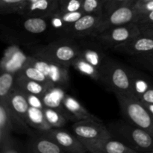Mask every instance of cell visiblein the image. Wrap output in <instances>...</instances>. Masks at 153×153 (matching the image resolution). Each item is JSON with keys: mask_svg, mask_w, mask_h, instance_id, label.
<instances>
[{"mask_svg": "<svg viewBox=\"0 0 153 153\" xmlns=\"http://www.w3.org/2000/svg\"><path fill=\"white\" fill-rule=\"evenodd\" d=\"M141 34L148 36L153 38V25H140Z\"/></svg>", "mask_w": 153, "mask_h": 153, "instance_id": "obj_38", "label": "cell"}, {"mask_svg": "<svg viewBox=\"0 0 153 153\" xmlns=\"http://www.w3.org/2000/svg\"><path fill=\"white\" fill-rule=\"evenodd\" d=\"M25 95H26L28 104L31 107L37 108L40 109H43L46 107L44 103H43V99L40 96L32 94H28V93H25Z\"/></svg>", "mask_w": 153, "mask_h": 153, "instance_id": "obj_35", "label": "cell"}, {"mask_svg": "<svg viewBox=\"0 0 153 153\" xmlns=\"http://www.w3.org/2000/svg\"><path fill=\"white\" fill-rule=\"evenodd\" d=\"M82 10L85 13L102 16L104 13L103 0H83Z\"/></svg>", "mask_w": 153, "mask_h": 153, "instance_id": "obj_29", "label": "cell"}, {"mask_svg": "<svg viewBox=\"0 0 153 153\" xmlns=\"http://www.w3.org/2000/svg\"><path fill=\"white\" fill-rule=\"evenodd\" d=\"M84 146L88 152L92 153H137L135 149L113 137L86 143Z\"/></svg>", "mask_w": 153, "mask_h": 153, "instance_id": "obj_12", "label": "cell"}, {"mask_svg": "<svg viewBox=\"0 0 153 153\" xmlns=\"http://www.w3.org/2000/svg\"><path fill=\"white\" fill-rule=\"evenodd\" d=\"M58 9L59 0H37L34 2L27 3L19 13L26 17H49Z\"/></svg>", "mask_w": 153, "mask_h": 153, "instance_id": "obj_14", "label": "cell"}, {"mask_svg": "<svg viewBox=\"0 0 153 153\" xmlns=\"http://www.w3.org/2000/svg\"><path fill=\"white\" fill-rule=\"evenodd\" d=\"M134 10L137 13V16L143 13L153 10V0H148V1H137L134 4ZM137 18V17H136Z\"/></svg>", "mask_w": 153, "mask_h": 153, "instance_id": "obj_34", "label": "cell"}, {"mask_svg": "<svg viewBox=\"0 0 153 153\" xmlns=\"http://www.w3.org/2000/svg\"><path fill=\"white\" fill-rule=\"evenodd\" d=\"M66 95L64 87L51 85L44 93L42 99L46 107L56 109L64 114L63 101Z\"/></svg>", "mask_w": 153, "mask_h": 153, "instance_id": "obj_18", "label": "cell"}, {"mask_svg": "<svg viewBox=\"0 0 153 153\" xmlns=\"http://www.w3.org/2000/svg\"><path fill=\"white\" fill-rule=\"evenodd\" d=\"M116 97L124 118L153 136V115L143 103L134 97L122 95Z\"/></svg>", "mask_w": 153, "mask_h": 153, "instance_id": "obj_3", "label": "cell"}, {"mask_svg": "<svg viewBox=\"0 0 153 153\" xmlns=\"http://www.w3.org/2000/svg\"><path fill=\"white\" fill-rule=\"evenodd\" d=\"M15 86L19 88L25 93L35 94L42 97L48 88L51 85H45L42 82L31 80L22 75L18 74L16 76Z\"/></svg>", "mask_w": 153, "mask_h": 153, "instance_id": "obj_21", "label": "cell"}, {"mask_svg": "<svg viewBox=\"0 0 153 153\" xmlns=\"http://www.w3.org/2000/svg\"><path fill=\"white\" fill-rule=\"evenodd\" d=\"M72 66L82 74L88 76L97 82H102L101 71L80 56H78L74 60Z\"/></svg>", "mask_w": 153, "mask_h": 153, "instance_id": "obj_23", "label": "cell"}, {"mask_svg": "<svg viewBox=\"0 0 153 153\" xmlns=\"http://www.w3.org/2000/svg\"><path fill=\"white\" fill-rule=\"evenodd\" d=\"M102 82L115 95L134 97L129 68L110 58H107L102 70Z\"/></svg>", "mask_w": 153, "mask_h": 153, "instance_id": "obj_2", "label": "cell"}, {"mask_svg": "<svg viewBox=\"0 0 153 153\" xmlns=\"http://www.w3.org/2000/svg\"><path fill=\"white\" fill-rule=\"evenodd\" d=\"M40 135L55 141L66 152L84 153L88 152L86 147L75 134H70L61 128H52L48 131L40 132Z\"/></svg>", "mask_w": 153, "mask_h": 153, "instance_id": "obj_9", "label": "cell"}, {"mask_svg": "<svg viewBox=\"0 0 153 153\" xmlns=\"http://www.w3.org/2000/svg\"><path fill=\"white\" fill-rule=\"evenodd\" d=\"M28 152L31 153L66 152L58 143L44 136L32 139L28 146Z\"/></svg>", "mask_w": 153, "mask_h": 153, "instance_id": "obj_19", "label": "cell"}, {"mask_svg": "<svg viewBox=\"0 0 153 153\" xmlns=\"http://www.w3.org/2000/svg\"><path fill=\"white\" fill-rule=\"evenodd\" d=\"M140 34V25L133 22L106 30L94 38L100 44L104 45L106 47L114 48L117 45L131 40Z\"/></svg>", "mask_w": 153, "mask_h": 153, "instance_id": "obj_6", "label": "cell"}, {"mask_svg": "<svg viewBox=\"0 0 153 153\" xmlns=\"http://www.w3.org/2000/svg\"><path fill=\"white\" fill-rule=\"evenodd\" d=\"M26 4V0H0V10L2 13H19Z\"/></svg>", "mask_w": 153, "mask_h": 153, "instance_id": "obj_28", "label": "cell"}, {"mask_svg": "<svg viewBox=\"0 0 153 153\" xmlns=\"http://www.w3.org/2000/svg\"><path fill=\"white\" fill-rule=\"evenodd\" d=\"M120 53L138 55L153 52V38L140 34L131 40L113 48Z\"/></svg>", "mask_w": 153, "mask_h": 153, "instance_id": "obj_11", "label": "cell"}, {"mask_svg": "<svg viewBox=\"0 0 153 153\" xmlns=\"http://www.w3.org/2000/svg\"><path fill=\"white\" fill-rule=\"evenodd\" d=\"M0 100H5L9 108L13 112H15L21 119L26 122L27 114L30 105L28 104L25 93L23 91L15 86L7 99Z\"/></svg>", "mask_w": 153, "mask_h": 153, "instance_id": "obj_15", "label": "cell"}, {"mask_svg": "<svg viewBox=\"0 0 153 153\" xmlns=\"http://www.w3.org/2000/svg\"><path fill=\"white\" fill-rule=\"evenodd\" d=\"M28 60V59H27ZM18 74H20L28 79L31 80L37 81V82H42L47 85H52L50 81L48 79V78L36 67H34L32 64H29L28 62L25 63V65L22 67L19 73Z\"/></svg>", "mask_w": 153, "mask_h": 153, "instance_id": "obj_26", "label": "cell"}, {"mask_svg": "<svg viewBox=\"0 0 153 153\" xmlns=\"http://www.w3.org/2000/svg\"><path fill=\"white\" fill-rule=\"evenodd\" d=\"M104 1V13L103 15L110 13L114 9L128 4H134L137 0H103Z\"/></svg>", "mask_w": 153, "mask_h": 153, "instance_id": "obj_32", "label": "cell"}, {"mask_svg": "<svg viewBox=\"0 0 153 153\" xmlns=\"http://www.w3.org/2000/svg\"><path fill=\"white\" fill-rule=\"evenodd\" d=\"M63 110L64 114L67 118H70L75 121L94 120L101 121L98 117L88 111L78 100L70 95H66L63 101Z\"/></svg>", "mask_w": 153, "mask_h": 153, "instance_id": "obj_13", "label": "cell"}, {"mask_svg": "<svg viewBox=\"0 0 153 153\" xmlns=\"http://www.w3.org/2000/svg\"><path fill=\"white\" fill-rule=\"evenodd\" d=\"M141 102V101H140ZM143 103V105L147 108V110L150 112L151 114L153 115V104L152 103H148V102H141Z\"/></svg>", "mask_w": 153, "mask_h": 153, "instance_id": "obj_39", "label": "cell"}, {"mask_svg": "<svg viewBox=\"0 0 153 153\" xmlns=\"http://www.w3.org/2000/svg\"><path fill=\"white\" fill-rule=\"evenodd\" d=\"M112 137L121 140L137 152L153 153V136L129 121L119 120L107 126Z\"/></svg>", "mask_w": 153, "mask_h": 153, "instance_id": "obj_1", "label": "cell"}, {"mask_svg": "<svg viewBox=\"0 0 153 153\" xmlns=\"http://www.w3.org/2000/svg\"><path fill=\"white\" fill-rule=\"evenodd\" d=\"M134 4H124L110 13L102 15L98 27L96 28L91 37L94 38L103 31L114 27L126 25L130 22H135L137 13L134 10Z\"/></svg>", "mask_w": 153, "mask_h": 153, "instance_id": "obj_8", "label": "cell"}, {"mask_svg": "<svg viewBox=\"0 0 153 153\" xmlns=\"http://www.w3.org/2000/svg\"><path fill=\"white\" fill-rule=\"evenodd\" d=\"M102 16L100 15L85 13L78 20L68 27L65 32L73 37H91L98 27Z\"/></svg>", "mask_w": 153, "mask_h": 153, "instance_id": "obj_10", "label": "cell"}, {"mask_svg": "<svg viewBox=\"0 0 153 153\" xmlns=\"http://www.w3.org/2000/svg\"><path fill=\"white\" fill-rule=\"evenodd\" d=\"M73 131L83 144L112 137L108 127L102 121L94 120L77 121L73 124Z\"/></svg>", "mask_w": 153, "mask_h": 153, "instance_id": "obj_7", "label": "cell"}, {"mask_svg": "<svg viewBox=\"0 0 153 153\" xmlns=\"http://www.w3.org/2000/svg\"><path fill=\"white\" fill-rule=\"evenodd\" d=\"M26 122L28 125L40 131V132L48 131L52 128V126L46 121L43 109L30 106L27 114Z\"/></svg>", "mask_w": 153, "mask_h": 153, "instance_id": "obj_22", "label": "cell"}, {"mask_svg": "<svg viewBox=\"0 0 153 153\" xmlns=\"http://www.w3.org/2000/svg\"><path fill=\"white\" fill-rule=\"evenodd\" d=\"M135 22L139 25H153V10L137 16L135 19Z\"/></svg>", "mask_w": 153, "mask_h": 153, "instance_id": "obj_36", "label": "cell"}, {"mask_svg": "<svg viewBox=\"0 0 153 153\" xmlns=\"http://www.w3.org/2000/svg\"><path fill=\"white\" fill-rule=\"evenodd\" d=\"M37 1V0H26L27 3H31V2H34V1Z\"/></svg>", "mask_w": 153, "mask_h": 153, "instance_id": "obj_40", "label": "cell"}, {"mask_svg": "<svg viewBox=\"0 0 153 153\" xmlns=\"http://www.w3.org/2000/svg\"><path fill=\"white\" fill-rule=\"evenodd\" d=\"M27 62L38 68L52 85L65 88L69 84V67L36 55L28 58Z\"/></svg>", "mask_w": 153, "mask_h": 153, "instance_id": "obj_5", "label": "cell"}, {"mask_svg": "<svg viewBox=\"0 0 153 153\" xmlns=\"http://www.w3.org/2000/svg\"><path fill=\"white\" fill-rule=\"evenodd\" d=\"M134 61L139 65L153 71V52L135 55Z\"/></svg>", "mask_w": 153, "mask_h": 153, "instance_id": "obj_33", "label": "cell"}, {"mask_svg": "<svg viewBox=\"0 0 153 153\" xmlns=\"http://www.w3.org/2000/svg\"><path fill=\"white\" fill-rule=\"evenodd\" d=\"M16 76L15 73L2 70L0 76V100H5L15 87Z\"/></svg>", "mask_w": 153, "mask_h": 153, "instance_id": "obj_25", "label": "cell"}, {"mask_svg": "<svg viewBox=\"0 0 153 153\" xmlns=\"http://www.w3.org/2000/svg\"><path fill=\"white\" fill-rule=\"evenodd\" d=\"M85 13L82 10L67 12L58 9L49 16V23L55 30L64 31L65 32L70 25L78 20Z\"/></svg>", "mask_w": 153, "mask_h": 153, "instance_id": "obj_17", "label": "cell"}, {"mask_svg": "<svg viewBox=\"0 0 153 153\" xmlns=\"http://www.w3.org/2000/svg\"><path fill=\"white\" fill-rule=\"evenodd\" d=\"M45 117L52 128H61L67 122V117L56 109L45 107L43 108Z\"/></svg>", "mask_w": 153, "mask_h": 153, "instance_id": "obj_27", "label": "cell"}, {"mask_svg": "<svg viewBox=\"0 0 153 153\" xmlns=\"http://www.w3.org/2000/svg\"><path fill=\"white\" fill-rule=\"evenodd\" d=\"M1 153H19L22 152L21 146L11 135L0 140Z\"/></svg>", "mask_w": 153, "mask_h": 153, "instance_id": "obj_30", "label": "cell"}, {"mask_svg": "<svg viewBox=\"0 0 153 153\" xmlns=\"http://www.w3.org/2000/svg\"><path fill=\"white\" fill-rule=\"evenodd\" d=\"M79 54V44L69 39H62L40 48L34 55L70 67Z\"/></svg>", "mask_w": 153, "mask_h": 153, "instance_id": "obj_4", "label": "cell"}, {"mask_svg": "<svg viewBox=\"0 0 153 153\" xmlns=\"http://www.w3.org/2000/svg\"><path fill=\"white\" fill-rule=\"evenodd\" d=\"M83 0H59V9L63 11L82 10Z\"/></svg>", "mask_w": 153, "mask_h": 153, "instance_id": "obj_31", "label": "cell"}, {"mask_svg": "<svg viewBox=\"0 0 153 153\" xmlns=\"http://www.w3.org/2000/svg\"><path fill=\"white\" fill-rule=\"evenodd\" d=\"M49 17L30 16L23 22V28L31 34H41L46 31L49 27Z\"/></svg>", "mask_w": 153, "mask_h": 153, "instance_id": "obj_24", "label": "cell"}, {"mask_svg": "<svg viewBox=\"0 0 153 153\" xmlns=\"http://www.w3.org/2000/svg\"><path fill=\"white\" fill-rule=\"evenodd\" d=\"M139 100L143 102L152 103V104H153V86L150 89L148 90Z\"/></svg>", "mask_w": 153, "mask_h": 153, "instance_id": "obj_37", "label": "cell"}, {"mask_svg": "<svg viewBox=\"0 0 153 153\" xmlns=\"http://www.w3.org/2000/svg\"><path fill=\"white\" fill-rule=\"evenodd\" d=\"M79 56L86 60L88 62L97 67L102 73L107 58L101 49L91 43H84L79 45Z\"/></svg>", "mask_w": 153, "mask_h": 153, "instance_id": "obj_16", "label": "cell"}, {"mask_svg": "<svg viewBox=\"0 0 153 153\" xmlns=\"http://www.w3.org/2000/svg\"><path fill=\"white\" fill-rule=\"evenodd\" d=\"M129 72L131 75L133 97L140 100L142 96L152 88L153 84L150 79L141 72L131 68H129Z\"/></svg>", "mask_w": 153, "mask_h": 153, "instance_id": "obj_20", "label": "cell"}]
</instances>
